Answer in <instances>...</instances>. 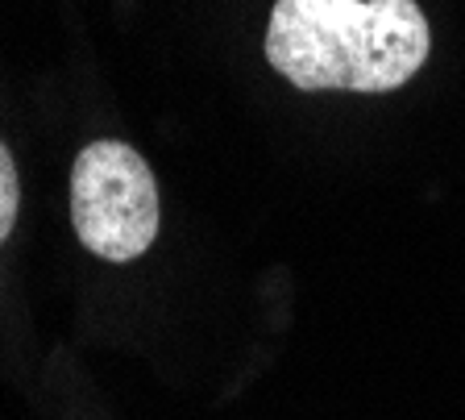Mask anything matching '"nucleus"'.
I'll return each instance as SVG.
<instances>
[{
	"label": "nucleus",
	"instance_id": "f257e3e1",
	"mask_svg": "<svg viewBox=\"0 0 465 420\" xmlns=\"http://www.w3.org/2000/svg\"><path fill=\"white\" fill-rule=\"evenodd\" d=\"M416 0H279L266 59L300 92H395L428 63Z\"/></svg>",
	"mask_w": 465,
	"mask_h": 420
},
{
	"label": "nucleus",
	"instance_id": "f03ea898",
	"mask_svg": "<svg viewBox=\"0 0 465 420\" xmlns=\"http://www.w3.org/2000/svg\"><path fill=\"white\" fill-rule=\"evenodd\" d=\"M158 184L129 142H92L71 166V225L108 263H134L158 237Z\"/></svg>",
	"mask_w": 465,
	"mask_h": 420
},
{
	"label": "nucleus",
	"instance_id": "7ed1b4c3",
	"mask_svg": "<svg viewBox=\"0 0 465 420\" xmlns=\"http://www.w3.org/2000/svg\"><path fill=\"white\" fill-rule=\"evenodd\" d=\"M17 208H21V179H17V166H13L9 146L0 142V242L13 234L17 225Z\"/></svg>",
	"mask_w": 465,
	"mask_h": 420
}]
</instances>
